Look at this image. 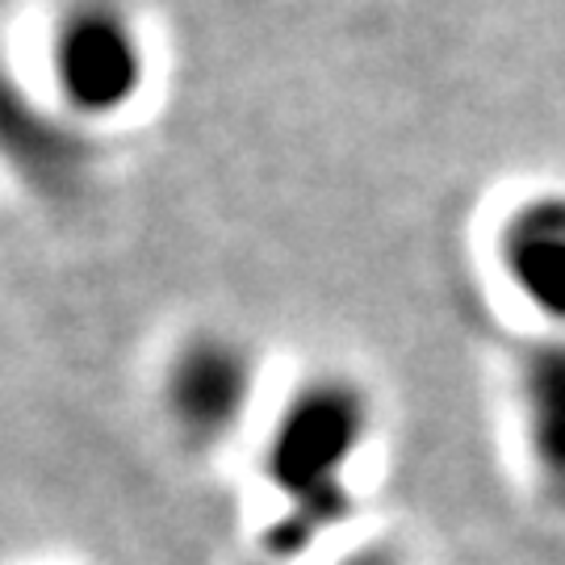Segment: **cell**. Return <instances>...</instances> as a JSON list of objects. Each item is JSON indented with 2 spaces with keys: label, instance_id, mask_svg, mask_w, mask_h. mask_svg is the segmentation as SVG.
Returning <instances> with one entry per match:
<instances>
[{
  "label": "cell",
  "instance_id": "cell-6",
  "mask_svg": "<svg viewBox=\"0 0 565 565\" xmlns=\"http://www.w3.org/2000/svg\"><path fill=\"white\" fill-rule=\"evenodd\" d=\"M515 415L541 494L565 507V331H548L520 352Z\"/></svg>",
  "mask_w": 565,
  "mask_h": 565
},
{
  "label": "cell",
  "instance_id": "cell-7",
  "mask_svg": "<svg viewBox=\"0 0 565 565\" xmlns=\"http://www.w3.org/2000/svg\"><path fill=\"white\" fill-rule=\"evenodd\" d=\"M340 565H398V557L385 553V548H364V553H352V557Z\"/></svg>",
  "mask_w": 565,
  "mask_h": 565
},
{
  "label": "cell",
  "instance_id": "cell-3",
  "mask_svg": "<svg viewBox=\"0 0 565 565\" xmlns=\"http://www.w3.org/2000/svg\"><path fill=\"white\" fill-rule=\"evenodd\" d=\"M51 72L67 114L118 118L147 88V42L121 0H72L55 21Z\"/></svg>",
  "mask_w": 565,
  "mask_h": 565
},
{
  "label": "cell",
  "instance_id": "cell-4",
  "mask_svg": "<svg viewBox=\"0 0 565 565\" xmlns=\"http://www.w3.org/2000/svg\"><path fill=\"white\" fill-rule=\"evenodd\" d=\"M0 163L42 198H67L88 177L93 147L67 118L30 97V88L0 67Z\"/></svg>",
  "mask_w": 565,
  "mask_h": 565
},
{
  "label": "cell",
  "instance_id": "cell-1",
  "mask_svg": "<svg viewBox=\"0 0 565 565\" xmlns=\"http://www.w3.org/2000/svg\"><path fill=\"white\" fill-rule=\"evenodd\" d=\"M373 431V403L348 373L306 377L264 436V478L285 499L273 548L289 557L352 511L348 473Z\"/></svg>",
  "mask_w": 565,
  "mask_h": 565
},
{
  "label": "cell",
  "instance_id": "cell-2",
  "mask_svg": "<svg viewBox=\"0 0 565 565\" xmlns=\"http://www.w3.org/2000/svg\"><path fill=\"white\" fill-rule=\"evenodd\" d=\"M260 390L256 348L223 327H198L172 343L160 369V406L184 448H223L252 415Z\"/></svg>",
  "mask_w": 565,
  "mask_h": 565
},
{
  "label": "cell",
  "instance_id": "cell-5",
  "mask_svg": "<svg viewBox=\"0 0 565 565\" xmlns=\"http://www.w3.org/2000/svg\"><path fill=\"white\" fill-rule=\"evenodd\" d=\"M494 260L520 302L565 331V189L532 193L511 205L494 231Z\"/></svg>",
  "mask_w": 565,
  "mask_h": 565
}]
</instances>
